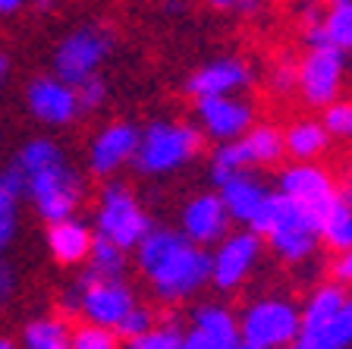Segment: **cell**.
<instances>
[{
	"label": "cell",
	"instance_id": "obj_1",
	"mask_svg": "<svg viewBox=\"0 0 352 349\" xmlns=\"http://www.w3.org/2000/svg\"><path fill=\"white\" fill-rule=\"evenodd\" d=\"M132 258L151 293L167 306H179L208 286L211 255L208 248L186 240L176 226L151 224L132 246Z\"/></svg>",
	"mask_w": 352,
	"mask_h": 349
},
{
	"label": "cell",
	"instance_id": "obj_2",
	"mask_svg": "<svg viewBox=\"0 0 352 349\" xmlns=\"http://www.w3.org/2000/svg\"><path fill=\"white\" fill-rule=\"evenodd\" d=\"M13 160L19 164L22 176H25L22 198H29L35 214L44 224L79 211V204L85 202V182H82L79 170L69 164L66 151L54 138H29L16 151Z\"/></svg>",
	"mask_w": 352,
	"mask_h": 349
},
{
	"label": "cell",
	"instance_id": "obj_3",
	"mask_svg": "<svg viewBox=\"0 0 352 349\" xmlns=\"http://www.w3.org/2000/svg\"><path fill=\"white\" fill-rule=\"evenodd\" d=\"M293 346L299 349H349L352 346V302L346 286H315L299 308V330Z\"/></svg>",
	"mask_w": 352,
	"mask_h": 349
},
{
	"label": "cell",
	"instance_id": "obj_4",
	"mask_svg": "<svg viewBox=\"0 0 352 349\" xmlns=\"http://www.w3.org/2000/svg\"><path fill=\"white\" fill-rule=\"evenodd\" d=\"M201 138L205 136L198 132V126L189 123H173V120L151 123L148 129H139V148H135L132 164L145 176L176 173L198 158Z\"/></svg>",
	"mask_w": 352,
	"mask_h": 349
},
{
	"label": "cell",
	"instance_id": "obj_5",
	"mask_svg": "<svg viewBox=\"0 0 352 349\" xmlns=\"http://www.w3.org/2000/svg\"><path fill=\"white\" fill-rule=\"evenodd\" d=\"M261 240L283 264H305V262H311L315 252L321 248L318 218L308 211L305 204H299L277 192V204H274L271 220L264 226Z\"/></svg>",
	"mask_w": 352,
	"mask_h": 349
},
{
	"label": "cell",
	"instance_id": "obj_6",
	"mask_svg": "<svg viewBox=\"0 0 352 349\" xmlns=\"http://www.w3.org/2000/svg\"><path fill=\"white\" fill-rule=\"evenodd\" d=\"M139 302L126 277H79L63 293V312L79 315L82 321H95L104 328H117V321Z\"/></svg>",
	"mask_w": 352,
	"mask_h": 349
},
{
	"label": "cell",
	"instance_id": "obj_7",
	"mask_svg": "<svg viewBox=\"0 0 352 349\" xmlns=\"http://www.w3.org/2000/svg\"><path fill=\"white\" fill-rule=\"evenodd\" d=\"M242 349H283L293 346L299 330V306L283 296H261L236 315Z\"/></svg>",
	"mask_w": 352,
	"mask_h": 349
},
{
	"label": "cell",
	"instance_id": "obj_8",
	"mask_svg": "<svg viewBox=\"0 0 352 349\" xmlns=\"http://www.w3.org/2000/svg\"><path fill=\"white\" fill-rule=\"evenodd\" d=\"M151 226L145 204L139 202V195L126 186V182L110 180L104 182L101 195H98V208H95V226L91 230L104 240L117 242L120 248L132 252V246L145 236V230Z\"/></svg>",
	"mask_w": 352,
	"mask_h": 349
},
{
	"label": "cell",
	"instance_id": "obj_9",
	"mask_svg": "<svg viewBox=\"0 0 352 349\" xmlns=\"http://www.w3.org/2000/svg\"><path fill=\"white\" fill-rule=\"evenodd\" d=\"M113 51V32L101 22H85V25H76L63 41L54 47V76H60L69 85H79L82 79L101 73L104 60Z\"/></svg>",
	"mask_w": 352,
	"mask_h": 349
},
{
	"label": "cell",
	"instance_id": "obj_10",
	"mask_svg": "<svg viewBox=\"0 0 352 349\" xmlns=\"http://www.w3.org/2000/svg\"><path fill=\"white\" fill-rule=\"evenodd\" d=\"M208 255H211L208 284L220 293H233L249 280L252 271H255L258 262L264 258V240H261V233L249 230V226H239V230L230 226V230L208 248Z\"/></svg>",
	"mask_w": 352,
	"mask_h": 349
},
{
	"label": "cell",
	"instance_id": "obj_11",
	"mask_svg": "<svg viewBox=\"0 0 352 349\" xmlns=\"http://www.w3.org/2000/svg\"><path fill=\"white\" fill-rule=\"evenodd\" d=\"M346 88V51L333 44H311L296 60V95L308 107H327Z\"/></svg>",
	"mask_w": 352,
	"mask_h": 349
},
{
	"label": "cell",
	"instance_id": "obj_12",
	"mask_svg": "<svg viewBox=\"0 0 352 349\" xmlns=\"http://www.w3.org/2000/svg\"><path fill=\"white\" fill-rule=\"evenodd\" d=\"M277 192L299 204H305L308 211L318 218L324 208H330V204L337 202L343 186H340L337 176L330 173L327 167H321L318 160H293L289 167L280 170Z\"/></svg>",
	"mask_w": 352,
	"mask_h": 349
},
{
	"label": "cell",
	"instance_id": "obj_13",
	"mask_svg": "<svg viewBox=\"0 0 352 349\" xmlns=\"http://www.w3.org/2000/svg\"><path fill=\"white\" fill-rule=\"evenodd\" d=\"M195 101L198 132L214 142H233L255 123V110L242 95H211Z\"/></svg>",
	"mask_w": 352,
	"mask_h": 349
},
{
	"label": "cell",
	"instance_id": "obj_14",
	"mask_svg": "<svg viewBox=\"0 0 352 349\" xmlns=\"http://www.w3.org/2000/svg\"><path fill=\"white\" fill-rule=\"evenodd\" d=\"M183 349H239V321L233 308L201 302L192 308L183 328Z\"/></svg>",
	"mask_w": 352,
	"mask_h": 349
},
{
	"label": "cell",
	"instance_id": "obj_15",
	"mask_svg": "<svg viewBox=\"0 0 352 349\" xmlns=\"http://www.w3.org/2000/svg\"><path fill=\"white\" fill-rule=\"evenodd\" d=\"M25 110L44 126H69L82 114L76 101V85L63 82L60 76H38L25 85Z\"/></svg>",
	"mask_w": 352,
	"mask_h": 349
},
{
	"label": "cell",
	"instance_id": "obj_16",
	"mask_svg": "<svg viewBox=\"0 0 352 349\" xmlns=\"http://www.w3.org/2000/svg\"><path fill=\"white\" fill-rule=\"evenodd\" d=\"M230 226H233V220H230L217 192H198L179 208V226L176 230L195 246L211 248Z\"/></svg>",
	"mask_w": 352,
	"mask_h": 349
},
{
	"label": "cell",
	"instance_id": "obj_17",
	"mask_svg": "<svg viewBox=\"0 0 352 349\" xmlns=\"http://www.w3.org/2000/svg\"><path fill=\"white\" fill-rule=\"evenodd\" d=\"M139 148V126L107 123L88 145V170L101 180H110L123 167H129Z\"/></svg>",
	"mask_w": 352,
	"mask_h": 349
},
{
	"label": "cell",
	"instance_id": "obj_18",
	"mask_svg": "<svg viewBox=\"0 0 352 349\" xmlns=\"http://www.w3.org/2000/svg\"><path fill=\"white\" fill-rule=\"evenodd\" d=\"M252 85V66L239 57H217L189 76L186 92L192 98L211 95H242Z\"/></svg>",
	"mask_w": 352,
	"mask_h": 349
},
{
	"label": "cell",
	"instance_id": "obj_19",
	"mask_svg": "<svg viewBox=\"0 0 352 349\" xmlns=\"http://www.w3.org/2000/svg\"><path fill=\"white\" fill-rule=\"evenodd\" d=\"M44 240H47V252H51V258L57 264H63V268H82L88 252H91V242H95V230H91V224L69 214V218L51 220Z\"/></svg>",
	"mask_w": 352,
	"mask_h": 349
},
{
	"label": "cell",
	"instance_id": "obj_20",
	"mask_svg": "<svg viewBox=\"0 0 352 349\" xmlns=\"http://www.w3.org/2000/svg\"><path fill=\"white\" fill-rule=\"evenodd\" d=\"M271 192L274 189L255 170H239V173H233L227 182L217 186V195H220V202H223V208H227L230 220L239 226L252 224V218L258 214V208H261L264 198L271 195Z\"/></svg>",
	"mask_w": 352,
	"mask_h": 349
},
{
	"label": "cell",
	"instance_id": "obj_21",
	"mask_svg": "<svg viewBox=\"0 0 352 349\" xmlns=\"http://www.w3.org/2000/svg\"><path fill=\"white\" fill-rule=\"evenodd\" d=\"M330 148V136L321 120H296L283 129V151L293 160H318Z\"/></svg>",
	"mask_w": 352,
	"mask_h": 349
},
{
	"label": "cell",
	"instance_id": "obj_22",
	"mask_svg": "<svg viewBox=\"0 0 352 349\" xmlns=\"http://www.w3.org/2000/svg\"><path fill=\"white\" fill-rule=\"evenodd\" d=\"M318 236H321V246H327L330 252H349L352 248V202L346 189L340 192V198L330 208L318 214Z\"/></svg>",
	"mask_w": 352,
	"mask_h": 349
},
{
	"label": "cell",
	"instance_id": "obj_23",
	"mask_svg": "<svg viewBox=\"0 0 352 349\" xmlns=\"http://www.w3.org/2000/svg\"><path fill=\"white\" fill-rule=\"evenodd\" d=\"M69 321L66 315H41L25 321L19 334V346L25 349H69Z\"/></svg>",
	"mask_w": 352,
	"mask_h": 349
},
{
	"label": "cell",
	"instance_id": "obj_24",
	"mask_svg": "<svg viewBox=\"0 0 352 349\" xmlns=\"http://www.w3.org/2000/svg\"><path fill=\"white\" fill-rule=\"evenodd\" d=\"M126 268H129V252L95 233L91 252L82 264V277H126Z\"/></svg>",
	"mask_w": 352,
	"mask_h": 349
},
{
	"label": "cell",
	"instance_id": "obj_25",
	"mask_svg": "<svg viewBox=\"0 0 352 349\" xmlns=\"http://www.w3.org/2000/svg\"><path fill=\"white\" fill-rule=\"evenodd\" d=\"M318 25H321L324 41L349 54V47H352V0L327 3V7L321 10Z\"/></svg>",
	"mask_w": 352,
	"mask_h": 349
},
{
	"label": "cell",
	"instance_id": "obj_26",
	"mask_svg": "<svg viewBox=\"0 0 352 349\" xmlns=\"http://www.w3.org/2000/svg\"><path fill=\"white\" fill-rule=\"evenodd\" d=\"M183 321L176 318H154V324L142 337L129 343L132 349H183Z\"/></svg>",
	"mask_w": 352,
	"mask_h": 349
},
{
	"label": "cell",
	"instance_id": "obj_27",
	"mask_svg": "<svg viewBox=\"0 0 352 349\" xmlns=\"http://www.w3.org/2000/svg\"><path fill=\"white\" fill-rule=\"evenodd\" d=\"M120 337L104 324L95 321H79L69 328V349H117Z\"/></svg>",
	"mask_w": 352,
	"mask_h": 349
},
{
	"label": "cell",
	"instance_id": "obj_28",
	"mask_svg": "<svg viewBox=\"0 0 352 349\" xmlns=\"http://www.w3.org/2000/svg\"><path fill=\"white\" fill-rule=\"evenodd\" d=\"M154 318H157V315H154L151 308L142 306V302H135V306H132L129 312H126L123 318L117 321V328H113V334L120 337V343H126V346H129V343L135 340V337H142L148 328H151Z\"/></svg>",
	"mask_w": 352,
	"mask_h": 349
},
{
	"label": "cell",
	"instance_id": "obj_29",
	"mask_svg": "<svg viewBox=\"0 0 352 349\" xmlns=\"http://www.w3.org/2000/svg\"><path fill=\"white\" fill-rule=\"evenodd\" d=\"M324 116H321V126L327 129L330 138H349L352 136V104L337 98L330 101L327 107H321Z\"/></svg>",
	"mask_w": 352,
	"mask_h": 349
},
{
	"label": "cell",
	"instance_id": "obj_30",
	"mask_svg": "<svg viewBox=\"0 0 352 349\" xmlns=\"http://www.w3.org/2000/svg\"><path fill=\"white\" fill-rule=\"evenodd\" d=\"M107 98H110V85H107V79H101L98 73L76 85V101H79V110H85V114L101 110L104 104H107Z\"/></svg>",
	"mask_w": 352,
	"mask_h": 349
},
{
	"label": "cell",
	"instance_id": "obj_31",
	"mask_svg": "<svg viewBox=\"0 0 352 349\" xmlns=\"http://www.w3.org/2000/svg\"><path fill=\"white\" fill-rule=\"evenodd\" d=\"M267 85L274 95H293L296 92V60H277L267 73Z\"/></svg>",
	"mask_w": 352,
	"mask_h": 349
},
{
	"label": "cell",
	"instance_id": "obj_32",
	"mask_svg": "<svg viewBox=\"0 0 352 349\" xmlns=\"http://www.w3.org/2000/svg\"><path fill=\"white\" fill-rule=\"evenodd\" d=\"M16 290H19V277H16V268L0 255V312L13 302Z\"/></svg>",
	"mask_w": 352,
	"mask_h": 349
},
{
	"label": "cell",
	"instance_id": "obj_33",
	"mask_svg": "<svg viewBox=\"0 0 352 349\" xmlns=\"http://www.w3.org/2000/svg\"><path fill=\"white\" fill-rule=\"evenodd\" d=\"M0 182H3V189H7L16 202H22V192H25V176H22V170H19V164H16V160H10L7 167L0 170Z\"/></svg>",
	"mask_w": 352,
	"mask_h": 349
},
{
	"label": "cell",
	"instance_id": "obj_34",
	"mask_svg": "<svg viewBox=\"0 0 352 349\" xmlns=\"http://www.w3.org/2000/svg\"><path fill=\"white\" fill-rule=\"evenodd\" d=\"M16 233H19V214L13 208V211L0 214V255L10 252V246L16 242Z\"/></svg>",
	"mask_w": 352,
	"mask_h": 349
},
{
	"label": "cell",
	"instance_id": "obj_35",
	"mask_svg": "<svg viewBox=\"0 0 352 349\" xmlns=\"http://www.w3.org/2000/svg\"><path fill=\"white\" fill-rule=\"evenodd\" d=\"M330 280L340 286L352 284V255L349 252H333V262H330Z\"/></svg>",
	"mask_w": 352,
	"mask_h": 349
},
{
	"label": "cell",
	"instance_id": "obj_36",
	"mask_svg": "<svg viewBox=\"0 0 352 349\" xmlns=\"http://www.w3.org/2000/svg\"><path fill=\"white\" fill-rule=\"evenodd\" d=\"M214 10H239V13H255L261 10V0H208Z\"/></svg>",
	"mask_w": 352,
	"mask_h": 349
},
{
	"label": "cell",
	"instance_id": "obj_37",
	"mask_svg": "<svg viewBox=\"0 0 352 349\" xmlns=\"http://www.w3.org/2000/svg\"><path fill=\"white\" fill-rule=\"evenodd\" d=\"M25 7V0H0V16H10V13H19Z\"/></svg>",
	"mask_w": 352,
	"mask_h": 349
},
{
	"label": "cell",
	"instance_id": "obj_38",
	"mask_svg": "<svg viewBox=\"0 0 352 349\" xmlns=\"http://www.w3.org/2000/svg\"><path fill=\"white\" fill-rule=\"evenodd\" d=\"M16 204H19V202H16V198L10 195L7 189H3V182H0V214H3V211H13Z\"/></svg>",
	"mask_w": 352,
	"mask_h": 349
},
{
	"label": "cell",
	"instance_id": "obj_39",
	"mask_svg": "<svg viewBox=\"0 0 352 349\" xmlns=\"http://www.w3.org/2000/svg\"><path fill=\"white\" fill-rule=\"evenodd\" d=\"M7 79H10V57L7 54H0V88L7 85Z\"/></svg>",
	"mask_w": 352,
	"mask_h": 349
},
{
	"label": "cell",
	"instance_id": "obj_40",
	"mask_svg": "<svg viewBox=\"0 0 352 349\" xmlns=\"http://www.w3.org/2000/svg\"><path fill=\"white\" fill-rule=\"evenodd\" d=\"M13 346H16V343L10 340V337H0V349H13Z\"/></svg>",
	"mask_w": 352,
	"mask_h": 349
},
{
	"label": "cell",
	"instance_id": "obj_41",
	"mask_svg": "<svg viewBox=\"0 0 352 349\" xmlns=\"http://www.w3.org/2000/svg\"><path fill=\"white\" fill-rule=\"evenodd\" d=\"M327 3H340V0H327Z\"/></svg>",
	"mask_w": 352,
	"mask_h": 349
},
{
	"label": "cell",
	"instance_id": "obj_42",
	"mask_svg": "<svg viewBox=\"0 0 352 349\" xmlns=\"http://www.w3.org/2000/svg\"><path fill=\"white\" fill-rule=\"evenodd\" d=\"M0 138H3V132H0Z\"/></svg>",
	"mask_w": 352,
	"mask_h": 349
}]
</instances>
